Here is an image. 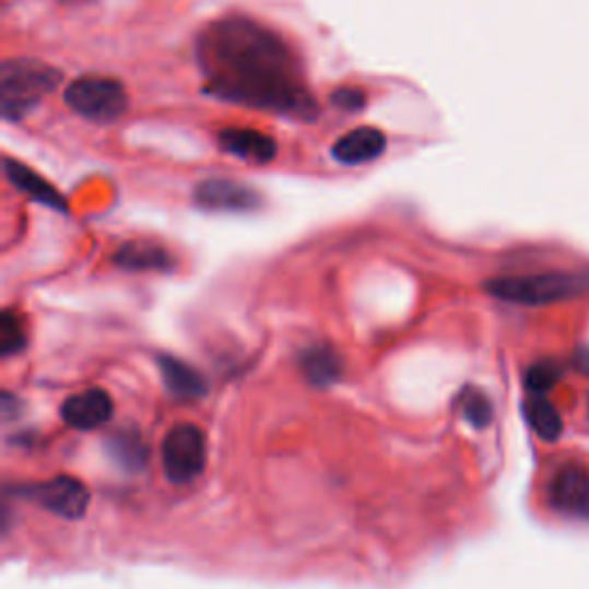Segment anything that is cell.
<instances>
[{"label": "cell", "instance_id": "3957f363", "mask_svg": "<svg viewBox=\"0 0 589 589\" xmlns=\"http://www.w3.org/2000/svg\"><path fill=\"white\" fill-rule=\"evenodd\" d=\"M486 293L497 299L541 307L562 299H572L589 288V276L576 272H545V274H520L499 276L486 281Z\"/></svg>", "mask_w": 589, "mask_h": 589}, {"label": "cell", "instance_id": "e0dca14e", "mask_svg": "<svg viewBox=\"0 0 589 589\" xmlns=\"http://www.w3.org/2000/svg\"><path fill=\"white\" fill-rule=\"evenodd\" d=\"M26 347V330L24 322L14 314V311H5L3 318H0V353L3 357L16 355Z\"/></svg>", "mask_w": 589, "mask_h": 589}, {"label": "cell", "instance_id": "30bf717a", "mask_svg": "<svg viewBox=\"0 0 589 589\" xmlns=\"http://www.w3.org/2000/svg\"><path fill=\"white\" fill-rule=\"evenodd\" d=\"M114 263L127 272H173L178 266L176 256L166 247L150 243V239H134L122 245L114 254Z\"/></svg>", "mask_w": 589, "mask_h": 589}, {"label": "cell", "instance_id": "7a4b0ae2", "mask_svg": "<svg viewBox=\"0 0 589 589\" xmlns=\"http://www.w3.org/2000/svg\"><path fill=\"white\" fill-rule=\"evenodd\" d=\"M60 83V72L51 64L33 58L5 60L0 70V102L8 120H21L42 97Z\"/></svg>", "mask_w": 589, "mask_h": 589}, {"label": "cell", "instance_id": "5b68a950", "mask_svg": "<svg viewBox=\"0 0 589 589\" xmlns=\"http://www.w3.org/2000/svg\"><path fill=\"white\" fill-rule=\"evenodd\" d=\"M205 435L199 426L180 424L170 428L162 445L164 472L173 484H189L205 468Z\"/></svg>", "mask_w": 589, "mask_h": 589}, {"label": "cell", "instance_id": "ac0fdd59", "mask_svg": "<svg viewBox=\"0 0 589 589\" xmlns=\"http://www.w3.org/2000/svg\"><path fill=\"white\" fill-rule=\"evenodd\" d=\"M461 410H463V417H466L472 426H476V428L488 426V422H491V417H493L491 401L482 394V391H476V389L463 391V397H461Z\"/></svg>", "mask_w": 589, "mask_h": 589}, {"label": "cell", "instance_id": "9c48e42d", "mask_svg": "<svg viewBox=\"0 0 589 589\" xmlns=\"http://www.w3.org/2000/svg\"><path fill=\"white\" fill-rule=\"evenodd\" d=\"M62 420L72 428L93 431L111 420L114 401L104 389H85L62 403Z\"/></svg>", "mask_w": 589, "mask_h": 589}, {"label": "cell", "instance_id": "277c9868", "mask_svg": "<svg viewBox=\"0 0 589 589\" xmlns=\"http://www.w3.org/2000/svg\"><path fill=\"white\" fill-rule=\"evenodd\" d=\"M64 102L85 120L95 122H114L118 120L129 106L127 91L116 79L104 76H83L68 85Z\"/></svg>", "mask_w": 589, "mask_h": 589}, {"label": "cell", "instance_id": "7c38bea8", "mask_svg": "<svg viewBox=\"0 0 589 589\" xmlns=\"http://www.w3.org/2000/svg\"><path fill=\"white\" fill-rule=\"evenodd\" d=\"M216 141H220V145L231 152V155L245 162L270 164L276 157V143L268 134L256 132V129H224V132L216 137Z\"/></svg>", "mask_w": 589, "mask_h": 589}, {"label": "cell", "instance_id": "2e32d148", "mask_svg": "<svg viewBox=\"0 0 589 589\" xmlns=\"http://www.w3.org/2000/svg\"><path fill=\"white\" fill-rule=\"evenodd\" d=\"M526 417H528L532 431L539 435V438L549 440V443H555L559 438L562 417H559V412L543 397L534 394L532 399H528Z\"/></svg>", "mask_w": 589, "mask_h": 589}, {"label": "cell", "instance_id": "5bb4252c", "mask_svg": "<svg viewBox=\"0 0 589 589\" xmlns=\"http://www.w3.org/2000/svg\"><path fill=\"white\" fill-rule=\"evenodd\" d=\"M160 370H162L164 385L173 397L187 399V401L205 397V391H208L205 378L187 362H182L178 357H170V355H162Z\"/></svg>", "mask_w": 589, "mask_h": 589}, {"label": "cell", "instance_id": "8fae6325", "mask_svg": "<svg viewBox=\"0 0 589 589\" xmlns=\"http://www.w3.org/2000/svg\"><path fill=\"white\" fill-rule=\"evenodd\" d=\"M387 148V137L376 127H357L332 145V157L347 166H360L378 160Z\"/></svg>", "mask_w": 589, "mask_h": 589}, {"label": "cell", "instance_id": "d6986e66", "mask_svg": "<svg viewBox=\"0 0 589 589\" xmlns=\"http://www.w3.org/2000/svg\"><path fill=\"white\" fill-rule=\"evenodd\" d=\"M559 378H562V366L553 360H543V362L532 364L526 374V382H528L530 391H534V394H543V391H549L551 387L557 385Z\"/></svg>", "mask_w": 589, "mask_h": 589}, {"label": "cell", "instance_id": "4fadbf2b", "mask_svg": "<svg viewBox=\"0 0 589 589\" xmlns=\"http://www.w3.org/2000/svg\"><path fill=\"white\" fill-rule=\"evenodd\" d=\"M3 166H5V176H8V180H10L16 189L26 191L33 201H37V203H42V205H47V208H54V210H58V212L68 210V201L62 199V193H60L51 182H47L45 178L37 176L35 170H31L28 166L19 164V162H14V160H10V157H5Z\"/></svg>", "mask_w": 589, "mask_h": 589}, {"label": "cell", "instance_id": "9a60e30c", "mask_svg": "<svg viewBox=\"0 0 589 589\" xmlns=\"http://www.w3.org/2000/svg\"><path fill=\"white\" fill-rule=\"evenodd\" d=\"M302 370L316 387H327L339 380L341 376V357L330 345H311L307 353L302 355Z\"/></svg>", "mask_w": 589, "mask_h": 589}, {"label": "cell", "instance_id": "6da1fadb", "mask_svg": "<svg viewBox=\"0 0 589 589\" xmlns=\"http://www.w3.org/2000/svg\"><path fill=\"white\" fill-rule=\"evenodd\" d=\"M196 51L210 95L299 120L318 116L291 47L258 21L247 16L214 21L201 33Z\"/></svg>", "mask_w": 589, "mask_h": 589}, {"label": "cell", "instance_id": "44dd1931", "mask_svg": "<svg viewBox=\"0 0 589 589\" xmlns=\"http://www.w3.org/2000/svg\"><path fill=\"white\" fill-rule=\"evenodd\" d=\"M578 366L585 370V374H589V353L578 355Z\"/></svg>", "mask_w": 589, "mask_h": 589}, {"label": "cell", "instance_id": "8992f818", "mask_svg": "<svg viewBox=\"0 0 589 589\" xmlns=\"http://www.w3.org/2000/svg\"><path fill=\"white\" fill-rule=\"evenodd\" d=\"M551 505L572 518L589 520V470L582 463H564L549 486Z\"/></svg>", "mask_w": 589, "mask_h": 589}, {"label": "cell", "instance_id": "52a82bcc", "mask_svg": "<svg viewBox=\"0 0 589 589\" xmlns=\"http://www.w3.org/2000/svg\"><path fill=\"white\" fill-rule=\"evenodd\" d=\"M196 203L205 210H233L247 212L260 205V193L243 182L226 178H210L196 187Z\"/></svg>", "mask_w": 589, "mask_h": 589}, {"label": "cell", "instance_id": "ffe728a7", "mask_svg": "<svg viewBox=\"0 0 589 589\" xmlns=\"http://www.w3.org/2000/svg\"><path fill=\"white\" fill-rule=\"evenodd\" d=\"M332 104L345 114H355L366 106V95L360 89H337L332 93Z\"/></svg>", "mask_w": 589, "mask_h": 589}, {"label": "cell", "instance_id": "ba28073f", "mask_svg": "<svg viewBox=\"0 0 589 589\" xmlns=\"http://www.w3.org/2000/svg\"><path fill=\"white\" fill-rule=\"evenodd\" d=\"M35 499L42 507L62 518H81L89 509L91 495L79 479L56 476L51 482L35 488Z\"/></svg>", "mask_w": 589, "mask_h": 589}]
</instances>
